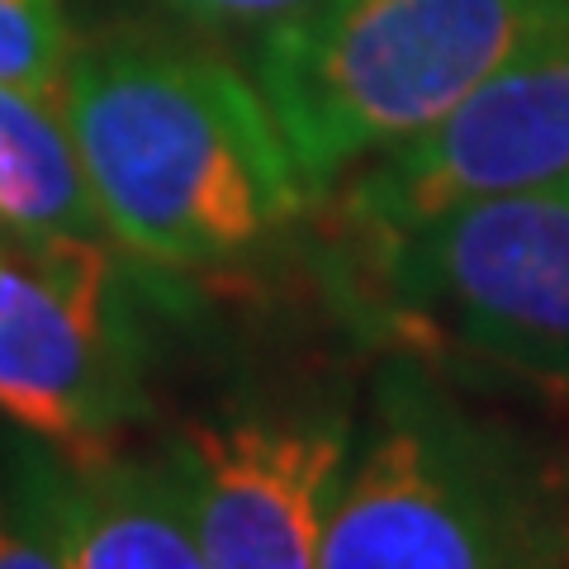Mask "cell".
<instances>
[{
    "mask_svg": "<svg viewBox=\"0 0 569 569\" xmlns=\"http://www.w3.org/2000/svg\"><path fill=\"white\" fill-rule=\"evenodd\" d=\"M58 110L110 238L157 266L233 261L309 200L261 91L200 52L77 48Z\"/></svg>",
    "mask_w": 569,
    "mask_h": 569,
    "instance_id": "6da1fadb",
    "label": "cell"
},
{
    "mask_svg": "<svg viewBox=\"0 0 569 569\" xmlns=\"http://www.w3.org/2000/svg\"><path fill=\"white\" fill-rule=\"evenodd\" d=\"M556 0H309L266 29L257 91L309 194L451 114Z\"/></svg>",
    "mask_w": 569,
    "mask_h": 569,
    "instance_id": "7a4b0ae2",
    "label": "cell"
},
{
    "mask_svg": "<svg viewBox=\"0 0 569 569\" xmlns=\"http://www.w3.org/2000/svg\"><path fill=\"white\" fill-rule=\"evenodd\" d=\"M318 569H527V512L489 441L395 370L337 485Z\"/></svg>",
    "mask_w": 569,
    "mask_h": 569,
    "instance_id": "3957f363",
    "label": "cell"
},
{
    "mask_svg": "<svg viewBox=\"0 0 569 569\" xmlns=\"http://www.w3.org/2000/svg\"><path fill=\"white\" fill-rule=\"evenodd\" d=\"M361 257L408 342L569 380V186L460 204Z\"/></svg>",
    "mask_w": 569,
    "mask_h": 569,
    "instance_id": "277c9868",
    "label": "cell"
},
{
    "mask_svg": "<svg viewBox=\"0 0 569 569\" xmlns=\"http://www.w3.org/2000/svg\"><path fill=\"white\" fill-rule=\"evenodd\" d=\"M142 408V337L104 242L20 233L0 252V413L91 460L123 447Z\"/></svg>",
    "mask_w": 569,
    "mask_h": 569,
    "instance_id": "5b68a950",
    "label": "cell"
},
{
    "mask_svg": "<svg viewBox=\"0 0 569 569\" xmlns=\"http://www.w3.org/2000/svg\"><path fill=\"white\" fill-rule=\"evenodd\" d=\"M546 186H569V0L451 114L356 176L337 228L376 252L460 204Z\"/></svg>",
    "mask_w": 569,
    "mask_h": 569,
    "instance_id": "8992f818",
    "label": "cell"
},
{
    "mask_svg": "<svg viewBox=\"0 0 569 569\" xmlns=\"http://www.w3.org/2000/svg\"><path fill=\"white\" fill-rule=\"evenodd\" d=\"M351 451L347 413H242L171 441L209 569H318Z\"/></svg>",
    "mask_w": 569,
    "mask_h": 569,
    "instance_id": "52a82bcc",
    "label": "cell"
},
{
    "mask_svg": "<svg viewBox=\"0 0 569 569\" xmlns=\"http://www.w3.org/2000/svg\"><path fill=\"white\" fill-rule=\"evenodd\" d=\"M67 466V569H209L171 451L148 460L119 447Z\"/></svg>",
    "mask_w": 569,
    "mask_h": 569,
    "instance_id": "ba28073f",
    "label": "cell"
},
{
    "mask_svg": "<svg viewBox=\"0 0 569 569\" xmlns=\"http://www.w3.org/2000/svg\"><path fill=\"white\" fill-rule=\"evenodd\" d=\"M0 219L14 233H110L58 100L20 86H0Z\"/></svg>",
    "mask_w": 569,
    "mask_h": 569,
    "instance_id": "9c48e42d",
    "label": "cell"
},
{
    "mask_svg": "<svg viewBox=\"0 0 569 569\" xmlns=\"http://www.w3.org/2000/svg\"><path fill=\"white\" fill-rule=\"evenodd\" d=\"M71 466L33 432L0 437V569H67Z\"/></svg>",
    "mask_w": 569,
    "mask_h": 569,
    "instance_id": "30bf717a",
    "label": "cell"
},
{
    "mask_svg": "<svg viewBox=\"0 0 569 569\" xmlns=\"http://www.w3.org/2000/svg\"><path fill=\"white\" fill-rule=\"evenodd\" d=\"M67 62L71 39L62 0H0V86L58 100Z\"/></svg>",
    "mask_w": 569,
    "mask_h": 569,
    "instance_id": "8fae6325",
    "label": "cell"
},
{
    "mask_svg": "<svg viewBox=\"0 0 569 569\" xmlns=\"http://www.w3.org/2000/svg\"><path fill=\"white\" fill-rule=\"evenodd\" d=\"M190 20L213 29H276L290 14H299L309 0H176Z\"/></svg>",
    "mask_w": 569,
    "mask_h": 569,
    "instance_id": "7c38bea8",
    "label": "cell"
},
{
    "mask_svg": "<svg viewBox=\"0 0 569 569\" xmlns=\"http://www.w3.org/2000/svg\"><path fill=\"white\" fill-rule=\"evenodd\" d=\"M560 556H565V569H569V518H565V550Z\"/></svg>",
    "mask_w": 569,
    "mask_h": 569,
    "instance_id": "4fadbf2b",
    "label": "cell"
}]
</instances>
